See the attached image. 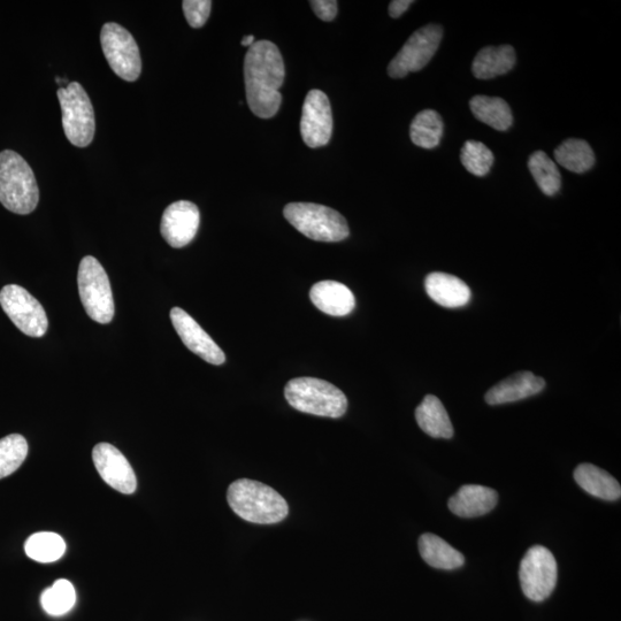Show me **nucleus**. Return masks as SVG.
Listing matches in <instances>:
<instances>
[{"label": "nucleus", "instance_id": "1", "mask_svg": "<svg viewBox=\"0 0 621 621\" xmlns=\"http://www.w3.org/2000/svg\"><path fill=\"white\" fill-rule=\"evenodd\" d=\"M281 52L270 41H257L244 59L245 94L250 110L258 118L271 119L282 103L280 88L285 82Z\"/></svg>", "mask_w": 621, "mask_h": 621}, {"label": "nucleus", "instance_id": "2", "mask_svg": "<svg viewBox=\"0 0 621 621\" xmlns=\"http://www.w3.org/2000/svg\"><path fill=\"white\" fill-rule=\"evenodd\" d=\"M227 501L237 516L252 524H278L289 513L283 496L272 487L250 479L233 482L228 488Z\"/></svg>", "mask_w": 621, "mask_h": 621}, {"label": "nucleus", "instance_id": "3", "mask_svg": "<svg viewBox=\"0 0 621 621\" xmlns=\"http://www.w3.org/2000/svg\"><path fill=\"white\" fill-rule=\"evenodd\" d=\"M40 201L35 174L25 159L12 150L0 152V203L5 209L26 216Z\"/></svg>", "mask_w": 621, "mask_h": 621}, {"label": "nucleus", "instance_id": "4", "mask_svg": "<svg viewBox=\"0 0 621 621\" xmlns=\"http://www.w3.org/2000/svg\"><path fill=\"white\" fill-rule=\"evenodd\" d=\"M288 403L299 412L327 418H341L348 409L343 391L324 380L297 378L285 388Z\"/></svg>", "mask_w": 621, "mask_h": 621}, {"label": "nucleus", "instance_id": "5", "mask_svg": "<svg viewBox=\"0 0 621 621\" xmlns=\"http://www.w3.org/2000/svg\"><path fill=\"white\" fill-rule=\"evenodd\" d=\"M283 214L291 226L313 241L341 242L350 234L347 220L331 207L291 203L285 207Z\"/></svg>", "mask_w": 621, "mask_h": 621}, {"label": "nucleus", "instance_id": "6", "mask_svg": "<svg viewBox=\"0 0 621 621\" xmlns=\"http://www.w3.org/2000/svg\"><path fill=\"white\" fill-rule=\"evenodd\" d=\"M58 99L67 140L75 147H89L94 140L96 121L94 107L86 90L79 82H72L58 90Z\"/></svg>", "mask_w": 621, "mask_h": 621}, {"label": "nucleus", "instance_id": "7", "mask_svg": "<svg viewBox=\"0 0 621 621\" xmlns=\"http://www.w3.org/2000/svg\"><path fill=\"white\" fill-rule=\"evenodd\" d=\"M78 286L84 310L98 324H110L114 317V299L109 276L95 257L81 260Z\"/></svg>", "mask_w": 621, "mask_h": 621}, {"label": "nucleus", "instance_id": "8", "mask_svg": "<svg viewBox=\"0 0 621 621\" xmlns=\"http://www.w3.org/2000/svg\"><path fill=\"white\" fill-rule=\"evenodd\" d=\"M104 56L120 79L134 82L140 78L142 59L132 34L115 22L105 23L101 33Z\"/></svg>", "mask_w": 621, "mask_h": 621}, {"label": "nucleus", "instance_id": "9", "mask_svg": "<svg viewBox=\"0 0 621 621\" xmlns=\"http://www.w3.org/2000/svg\"><path fill=\"white\" fill-rule=\"evenodd\" d=\"M521 589L529 600L542 602L554 592L558 579L556 558L546 547L528 549L520 563Z\"/></svg>", "mask_w": 621, "mask_h": 621}, {"label": "nucleus", "instance_id": "10", "mask_svg": "<svg viewBox=\"0 0 621 621\" xmlns=\"http://www.w3.org/2000/svg\"><path fill=\"white\" fill-rule=\"evenodd\" d=\"M442 37V27L433 23L413 33L397 56L390 61V78L402 79L410 73L421 71L435 56Z\"/></svg>", "mask_w": 621, "mask_h": 621}, {"label": "nucleus", "instance_id": "11", "mask_svg": "<svg viewBox=\"0 0 621 621\" xmlns=\"http://www.w3.org/2000/svg\"><path fill=\"white\" fill-rule=\"evenodd\" d=\"M0 305L23 334L42 337L48 331L49 320L43 306L25 288L17 285L4 287L0 291Z\"/></svg>", "mask_w": 621, "mask_h": 621}, {"label": "nucleus", "instance_id": "12", "mask_svg": "<svg viewBox=\"0 0 621 621\" xmlns=\"http://www.w3.org/2000/svg\"><path fill=\"white\" fill-rule=\"evenodd\" d=\"M301 134L309 148L325 147L333 134V113L325 92L314 89L306 96L301 119Z\"/></svg>", "mask_w": 621, "mask_h": 621}, {"label": "nucleus", "instance_id": "13", "mask_svg": "<svg viewBox=\"0 0 621 621\" xmlns=\"http://www.w3.org/2000/svg\"><path fill=\"white\" fill-rule=\"evenodd\" d=\"M92 460L102 479L119 493L132 495L136 492L137 481L132 465L120 450L110 443H99L92 450Z\"/></svg>", "mask_w": 621, "mask_h": 621}, {"label": "nucleus", "instance_id": "14", "mask_svg": "<svg viewBox=\"0 0 621 621\" xmlns=\"http://www.w3.org/2000/svg\"><path fill=\"white\" fill-rule=\"evenodd\" d=\"M201 214L198 207L189 201H179L167 207L161 218L160 233L172 248L180 249L193 242Z\"/></svg>", "mask_w": 621, "mask_h": 621}, {"label": "nucleus", "instance_id": "15", "mask_svg": "<svg viewBox=\"0 0 621 621\" xmlns=\"http://www.w3.org/2000/svg\"><path fill=\"white\" fill-rule=\"evenodd\" d=\"M171 320L184 345L195 355L212 365H221L226 362L224 351L186 311L180 308L172 309Z\"/></svg>", "mask_w": 621, "mask_h": 621}, {"label": "nucleus", "instance_id": "16", "mask_svg": "<svg viewBox=\"0 0 621 621\" xmlns=\"http://www.w3.org/2000/svg\"><path fill=\"white\" fill-rule=\"evenodd\" d=\"M544 388V379L536 377L532 372H518L488 390L486 402L489 405L515 403L538 395Z\"/></svg>", "mask_w": 621, "mask_h": 621}, {"label": "nucleus", "instance_id": "17", "mask_svg": "<svg viewBox=\"0 0 621 621\" xmlns=\"http://www.w3.org/2000/svg\"><path fill=\"white\" fill-rule=\"evenodd\" d=\"M496 490L479 485H465L450 497L449 509L460 518H477L487 515L496 508Z\"/></svg>", "mask_w": 621, "mask_h": 621}, {"label": "nucleus", "instance_id": "18", "mask_svg": "<svg viewBox=\"0 0 621 621\" xmlns=\"http://www.w3.org/2000/svg\"><path fill=\"white\" fill-rule=\"evenodd\" d=\"M425 288L435 303L448 309L463 308L472 296L470 287L463 280L442 272L427 275Z\"/></svg>", "mask_w": 621, "mask_h": 621}, {"label": "nucleus", "instance_id": "19", "mask_svg": "<svg viewBox=\"0 0 621 621\" xmlns=\"http://www.w3.org/2000/svg\"><path fill=\"white\" fill-rule=\"evenodd\" d=\"M310 298L314 306L332 317H345L355 310L356 299L343 283L320 281L311 288Z\"/></svg>", "mask_w": 621, "mask_h": 621}, {"label": "nucleus", "instance_id": "20", "mask_svg": "<svg viewBox=\"0 0 621 621\" xmlns=\"http://www.w3.org/2000/svg\"><path fill=\"white\" fill-rule=\"evenodd\" d=\"M515 65L516 51L512 46H487L474 58L472 71L475 78L490 80L509 73Z\"/></svg>", "mask_w": 621, "mask_h": 621}, {"label": "nucleus", "instance_id": "21", "mask_svg": "<svg viewBox=\"0 0 621 621\" xmlns=\"http://www.w3.org/2000/svg\"><path fill=\"white\" fill-rule=\"evenodd\" d=\"M579 487L589 495L604 501H618L621 496L619 482L607 471L593 464H581L574 471Z\"/></svg>", "mask_w": 621, "mask_h": 621}, {"label": "nucleus", "instance_id": "22", "mask_svg": "<svg viewBox=\"0 0 621 621\" xmlns=\"http://www.w3.org/2000/svg\"><path fill=\"white\" fill-rule=\"evenodd\" d=\"M416 419L421 431L434 439H451L454 426L444 405L434 395H427L416 410Z\"/></svg>", "mask_w": 621, "mask_h": 621}, {"label": "nucleus", "instance_id": "23", "mask_svg": "<svg viewBox=\"0 0 621 621\" xmlns=\"http://www.w3.org/2000/svg\"><path fill=\"white\" fill-rule=\"evenodd\" d=\"M418 544L421 558L434 569L451 571L465 564L462 552L452 548L440 536L426 533L420 536Z\"/></svg>", "mask_w": 621, "mask_h": 621}, {"label": "nucleus", "instance_id": "24", "mask_svg": "<svg viewBox=\"0 0 621 621\" xmlns=\"http://www.w3.org/2000/svg\"><path fill=\"white\" fill-rule=\"evenodd\" d=\"M470 106L475 118L498 132H506L512 126L510 106L500 97L475 96Z\"/></svg>", "mask_w": 621, "mask_h": 621}, {"label": "nucleus", "instance_id": "25", "mask_svg": "<svg viewBox=\"0 0 621 621\" xmlns=\"http://www.w3.org/2000/svg\"><path fill=\"white\" fill-rule=\"evenodd\" d=\"M443 120L434 110L421 111L413 119L410 137L419 148L432 150L439 147L443 136Z\"/></svg>", "mask_w": 621, "mask_h": 621}, {"label": "nucleus", "instance_id": "26", "mask_svg": "<svg viewBox=\"0 0 621 621\" xmlns=\"http://www.w3.org/2000/svg\"><path fill=\"white\" fill-rule=\"evenodd\" d=\"M555 159L559 165L573 173H585L595 164L592 147L584 141L571 138L555 150Z\"/></svg>", "mask_w": 621, "mask_h": 621}, {"label": "nucleus", "instance_id": "27", "mask_svg": "<svg viewBox=\"0 0 621 621\" xmlns=\"http://www.w3.org/2000/svg\"><path fill=\"white\" fill-rule=\"evenodd\" d=\"M25 551L33 561L48 564L57 562L64 556L66 543L57 533L38 532L26 541Z\"/></svg>", "mask_w": 621, "mask_h": 621}, {"label": "nucleus", "instance_id": "28", "mask_svg": "<svg viewBox=\"0 0 621 621\" xmlns=\"http://www.w3.org/2000/svg\"><path fill=\"white\" fill-rule=\"evenodd\" d=\"M528 168L544 195L555 196L562 187V176L555 161L546 152L536 151L528 160Z\"/></svg>", "mask_w": 621, "mask_h": 621}, {"label": "nucleus", "instance_id": "29", "mask_svg": "<svg viewBox=\"0 0 621 621\" xmlns=\"http://www.w3.org/2000/svg\"><path fill=\"white\" fill-rule=\"evenodd\" d=\"M76 592L72 582L59 579L41 595L43 610L53 617L64 616L74 608Z\"/></svg>", "mask_w": 621, "mask_h": 621}, {"label": "nucleus", "instance_id": "30", "mask_svg": "<svg viewBox=\"0 0 621 621\" xmlns=\"http://www.w3.org/2000/svg\"><path fill=\"white\" fill-rule=\"evenodd\" d=\"M28 443L20 434H12L0 440V479L9 477L25 462Z\"/></svg>", "mask_w": 621, "mask_h": 621}, {"label": "nucleus", "instance_id": "31", "mask_svg": "<svg viewBox=\"0 0 621 621\" xmlns=\"http://www.w3.org/2000/svg\"><path fill=\"white\" fill-rule=\"evenodd\" d=\"M460 160H462L467 172L481 178L492 170L494 155L485 144L478 141H467L460 151Z\"/></svg>", "mask_w": 621, "mask_h": 621}, {"label": "nucleus", "instance_id": "32", "mask_svg": "<svg viewBox=\"0 0 621 621\" xmlns=\"http://www.w3.org/2000/svg\"><path fill=\"white\" fill-rule=\"evenodd\" d=\"M182 7L189 26L198 29L209 20L212 2L210 0H184Z\"/></svg>", "mask_w": 621, "mask_h": 621}, {"label": "nucleus", "instance_id": "33", "mask_svg": "<svg viewBox=\"0 0 621 621\" xmlns=\"http://www.w3.org/2000/svg\"><path fill=\"white\" fill-rule=\"evenodd\" d=\"M312 10L317 17L325 22H331L337 15V2L335 0H312Z\"/></svg>", "mask_w": 621, "mask_h": 621}, {"label": "nucleus", "instance_id": "34", "mask_svg": "<svg viewBox=\"0 0 621 621\" xmlns=\"http://www.w3.org/2000/svg\"><path fill=\"white\" fill-rule=\"evenodd\" d=\"M413 2L411 0H394L389 5V15L391 18L397 19L400 18L402 14L408 11L410 5Z\"/></svg>", "mask_w": 621, "mask_h": 621}, {"label": "nucleus", "instance_id": "35", "mask_svg": "<svg viewBox=\"0 0 621 621\" xmlns=\"http://www.w3.org/2000/svg\"><path fill=\"white\" fill-rule=\"evenodd\" d=\"M255 43H256V40H255V36L253 35L244 36L241 42L243 46H248V48H251V46Z\"/></svg>", "mask_w": 621, "mask_h": 621}]
</instances>
